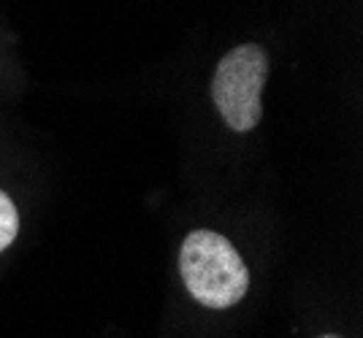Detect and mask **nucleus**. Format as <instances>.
Segmentation results:
<instances>
[{"label":"nucleus","instance_id":"nucleus-2","mask_svg":"<svg viewBox=\"0 0 363 338\" xmlns=\"http://www.w3.org/2000/svg\"><path fill=\"white\" fill-rule=\"evenodd\" d=\"M269 76V57L257 44L230 49L214 71V103L236 133L252 130L260 122V93Z\"/></svg>","mask_w":363,"mask_h":338},{"label":"nucleus","instance_id":"nucleus-4","mask_svg":"<svg viewBox=\"0 0 363 338\" xmlns=\"http://www.w3.org/2000/svg\"><path fill=\"white\" fill-rule=\"evenodd\" d=\"M320 338H339V336H320Z\"/></svg>","mask_w":363,"mask_h":338},{"label":"nucleus","instance_id":"nucleus-1","mask_svg":"<svg viewBox=\"0 0 363 338\" xmlns=\"http://www.w3.org/2000/svg\"><path fill=\"white\" fill-rule=\"evenodd\" d=\"M179 268L190 295L209 308L236 306L250 287L242 255L220 233H190L182 244Z\"/></svg>","mask_w":363,"mask_h":338},{"label":"nucleus","instance_id":"nucleus-3","mask_svg":"<svg viewBox=\"0 0 363 338\" xmlns=\"http://www.w3.org/2000/svg\"><path fill=\"white\" fill-rule=\"evenodd\" d=\"M16 233H19V214H16L14 200L0 190V252L6 246H11Z\"/></svg>","mask_w":363,"mask_h":338}]
</instances>
